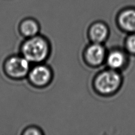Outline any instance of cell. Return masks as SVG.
Returning a JSON list of instances; mask_svg holds the SVG:
<instances>
[{"mask_svg": "<svg viewBox=\"0 0 135 135\" xmlns=\"http://www.w3.org/2000/svg\"><path fill=\"white\" fill-rule=\"evenodd\" d=\"M109 30L104 23L96 22L91 25L88 31L89 37L93 43H102L107 39Z\"/></svg>", "mask_w": 135, "mask_h": 135, "instance_id": "obj_8", "label": "cell"}, {"mask_svg": "<svg viewBox=\"0 0 135 135\" xmlns=\"http://www.w3.org/2000/svg\"><path fill=\"white\" fill-rule=\"evenodd\" d=\"M44 133L42 132V129L37 126H34L26 127L21 133V134L23 135H42Z\"/></svg>", "mask_w": 135, "mask_h": 135, "instance_id": "obj_11", "label": "cell"}, {"mask_svg": "<svg viewBox=\"0 0 135 135\" xmlns=\"http://www.w3.org/2000/svg\"><path fill=\"white\" fill-rule=\"evenodd\" d=\"M31 65L32 64L20 54L12 55L4 61L3 71L9 78L14 80H20L27 78L32 67Z\"/></svg>", "mask_w": 135, "mask_h": 135, "instance_id": "obj_3", "label": "cell"}, {"mask_svg": "<svg viewBox=\"0 0 135 135\" xmlns=\"http://www.w3.org/2000/svg\"><path fill=\"white\" fill-rule=\"evenodd\" d=\"M125 47L127 52L135 55V33H131L125 41Z\"/></svg>", "mask_w": 135, "mask_h": 135, "instance_id": "obj_10", "label": "cell"}, {"mask_svg": "<svg viewBox=\"0 0 135 135\" xmlns=\"http://www.w3.org/2000/svg\"><path fill=\"white\" fill-rule=\"evenodd\" d=\"M53 71L44 63L35 64L31 67L27 78L29 83L34 87L42 88L47 86L52 81Z\"/></svg>", "mask_w": 135, "mask_h": 135, "instance_id": "obj_4", "label": "cell"}, {"mask_svg": "<svg viewBox=\"0 0 135 135\" xmlns=\"http://www.w3.org/2000/svg\"><path fill=\"white\" fill-rule=\"evenodd\" d=\"M84 59L91 66H98L105 60L106 51L101 43H93L84 51Z\"/></svg>", "mask_w": 135, "mask_h": 135, "instance_id": "obj_5", "label": "cell"}, {"mask_svg": "<svg viewBox=\"0 0 135 135\" xmlns=\"http://www.w3.org/2000/svg\"><path fill=\"white\" fill-rule=\"evenodd\" d=\"M122 76L117 71L108 69L100 72L94 80L95 90L103 95H110L117 92L122 85Z\"/></svg>", "mask_w": 135, "mask_h": 135, "instance_id": "obj_2", "label": "cell"}, {"mask_svg": "<svg viewBox=\"0 0 135 135\" xmlns=\"http://www.w3.org/2000/svg\"><path fill=\"white\" fill-rule=\"evenodd\" d=\"M20 52L31 64L44 63L50 55L51 45L46 37L37 35L26 38L20 46Z\"/></svg>", "mask_w": 135, "mask_h": 135, "instance_id": "obj_1", "label": "cell"}, {"mask_svg": "<svg viewBox=\"0 0 135 135\" xmlns=\"http://www.w3.org/2000/svg\"><path fill=\"white\" fill-rule=\"evenodd\" d=\"M117 23L123 31L130 33H135V8L123 9L118 15Z\"/></svg>", "mask_w": 135, "mask_h": 135, "instance_id": "obj_6", "label": "cell"}, {"mask_svg": "<svg viewBox=\"0 0 135 135\" xmlns=\"http://www.w3.org/2000/svg\"><path fill=\"white\" fill-rule=\"evenodd\" d=\"M127 56L121 50L114 49L106 56L105 61L110 69L118 71L124 67L127 64Z\"/></svg>", "mask_w": 135, "mask_h": 135, "instance_id": "obj_7", "label": "cell"}, {"mask_svg": "<svg viewBox=\"0 0 135 135\" xmlns=\"http://www.w3.org/2000/svg\"><path fill=\"white\" fill-rule=\"evenodd\" d=\"M18 30L21 36L25 38H28L38 35L40 25L35 19L26 18L19 24Z\"/></svg>", "mask_w": 135, "mask_h": 135, "instance_id": "obj_9", "label": "cell"}]
</instances>
